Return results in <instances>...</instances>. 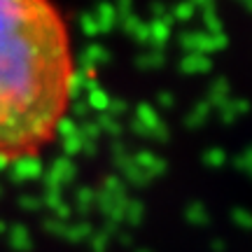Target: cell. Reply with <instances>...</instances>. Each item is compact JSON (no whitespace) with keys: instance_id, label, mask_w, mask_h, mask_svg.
Instances as JSON below:
<instances>
[{"instance_id":"1","label":"cell","mask_w":252,"mask_h":252,"mask_svg":"<svg viewBox=\"0 0 252 252\" xmlns=\"http://www.w3.org/2000/svg\"><path fill=\"white\" fill-rule=\"evenodd\" d=\"M75 87L70 26L54 0H0V161L56 140Z\"/></svg>"}]
</instances>
